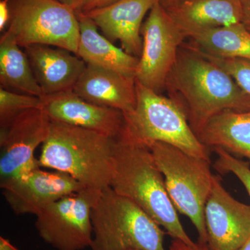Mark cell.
<instances>
[{"mask_svg": "<svg viewBox=\"0 0 250 250\" xmlns=\"http://www.w3.org/2000/svg\"><path fill=\"white\" fill-rule=\"evenodd\" d=\"M0 85L16 93L41 98L45 96L34 76L27 54L7 31L0 39Z\"/></svg>", "mask_w": 250, "mask_h": 250, "instance_id": "ffe728a7", "label": "cell"}, {"mask_svg": "<svg viewBox=\"0 0 250 250\" xmlns=\"http://www.w3.org/2000/svg\"><path fill=\"white\" fill-rule=\"evenodd\" d=\"M40 107H42V98L0 87V129L9 126L23 112Z\"/></svg>", "mask_w": 250, "mask_h": 250, "instance_id": "7402d4cb", "label": "cell"}, {"mask_svg": "<svg viewBox=\"0 0 250 250\" xmlns=\"http://www.w3.org/2000/svg\"><path fill=\"white\" fill-rule=\"evenodd\" d=\"M157 1L119 0L83 13L109 41H119L126 53L140 58L143 46L141 36L143 18Z\"/></svg>", "mask_w": 250, "mask_h": 250, "instance_id": "5bb4252c", "label": "cell"}, {"mask_svg": "<svg viewBox=\"0 0 250 250\" xmlns=\"http://www.w3.org/2000/svg\"><path fill=\"white\" fill-rule=\"evenodd\" d=\"M149 148L164 175L166 190L174 207L193 224L199 243L207 246L205 208L215 177L210 161L165 143L156 142Z\"/></svg>", "mask_w": 250, "mask_h": 250, "instance_id": "8992f818", "label": "cell"}, {"mask_svg": "<svg viewBox=\"0 0 250 250\" xmlns=\"http://www.w3.org/2000/svg\"><path fill=\"white\" fill-rule=\"evenodd\" d=\"M242 9V22L250 27V0H240Z\"/></svg>", "mask_w": 250, "mask_h": 250, "instance_id": "83f0119b", "label": "cell"}, {"mask_svg": "<svg viewBox=\"0 0 250 250\" xmlns=\"http://www.w3.org/2000/svg\"><path fill=\"white\" fill-rule=\"evenodd\" d=\"M0 250H19L11 244L9 240L0 237Z\"/></svg>", "mask_w": 250, "mask_h": 250, "instance_id": "f546056e", "label": "cell"}, {"mask_svg": "<svg viewBox=\"0 0 250 250\" xmlns=\"http://www.w3.org/2000/svg\"><path fill=\"white\" fill-rule=\"evenodd\" d=\"M192 47L208 55L250 60V32L243 22L205 29L190 36Z\"/></svg>", "mask_w": 250, "mask_h": 250, "instance_id": "44dd1931", "label": "cell"}, {"mask_svg": "<svg viewBox=\"0 0 250 250\" xmlns=\"http://www.w3.org/2000/svg\"><path fill=\"white\" fill-rule=\"evenodd\" d=\"M42 106L51 121L96 131L116 139L123 132L125 114L85 101L70 91L45 95Z\"/></svg>", "mask_w": 250, "mask_h": 250, "instance_id": "4fadbf2b", "label": "cell"}, {"mask_svg": "<svg viewBox=\"0 0 250 250\" xmlns=\"http://www.w3.org/2000/svg\"><path fill=\"white\" fill-rule=\"evenodd\" d=\"M72 91L88 103L129 114L136 104V79L86 65Z\"/></svg>", "mask_w": 250, "mask_h": 250, "instance_id": "2e32d148", "label": "cell"}, {"mask_svg": "<svg viewBox=\"0 0 250 250\" xmlns=\"http://www.w3.org/2000/svg\"><path fill=\"white\" fill-rule=\"evenodd\" d=\"M91 250H166V232L146 212L111 187L91 210Z\"/></svg>", "mask_w": 250, "mask_h": 250, "instance_id": "277c9868", "label": "cell"}, {"mask_svg": "<svg viewBox=\"0 0 250 250\" xmlns=\"http://www.w3.org/2000/svg\"><path fill=\"white\" fill-rule=\"evenodd\" d=\"M110 187L141 207L173 239L196 244L181 223L150 148L135 141L124 129L115 143Z\"/></svg>", "mask_w": 250, "mask_h": 250, "instance_id": "7a4b0ae2", "label": "cell"}, {"mask_svg": "<svg viewBox=\"0 0 250 250\" xmlns=\"http://www.w3.org/2000/svg\"><path fill=\"white\" fill-rule=\"evenodd\" d=\"M197 137L206 147H221L250 161V111L220 112L210 118Z\"/></svg>", "mask_w": 250, "mask_h": 250, "instance_id": "d6986e66", "label": "cell"}, {"mask_svg": "<svg viewBox=\"0 0 250 250\" xmlns=\"http://www.w3.org/2000/svg\"><path fill=\"white\" fill-rule=\"evenodd\" d=\"M177 1H179V0H158V1H159L164 8L169 6V5L173 4V3Z\"/></svg>", "mask_w": 250, "mask_h": 250, "instance_id": "4dcf8cb0", "label": "cell"}, {"mask_svg": "<svg viewBox=\"0 0 250 250\" xmlns=\"http://www.w3.org/2000/svg\"><path fill=\"white\" fill-rule=\"evenodd\" d=\"M136 107L125 115L126 134L148 147L156 142L165 143L190 155L210 161L208 147L200 142L187 115L175 102L136 80Z\"/></svg>", "mask_w": 250, "mask_h": 250, "instance_id": "5b68a950", "label": "cell"}, {"mask_svg": "<svg viewBox=\"0 0 250 250\" xmlns=\"http://www.w3.org/2000/svg\"><path fill=\"white\" fill-rule=\"evenodd\" d=\"M0 184L3 196L16 215H37L59 199L85 189L70 174L40 167Z\"/></svg>", "mask_w": 250, "mask_h": 250, "instance_id": "8fae6325", "label": "cell"}, {"mask_svg": "<svg viewBox=\"0 0 250 250\" xmlns=\"http://www.w3.org/2000/svg\"><path fill=\"white\" fill-rule=\"evenodd\" d=\"M24 52L45 96L73 90L86 67L76 54L59 47L34 45Z\"/></svg>", "mask_w": 250, "mask_h": 250, "instance_id": "9a60e30c", "label": "cell"}, {"mask_svg": "<svg viewBox=\"0 0 250 250\" xmlns=\"http://www.w3.org/2000/svg\"><path fill=\"white\" fill-rule=\"evenodd\" d=\"M117 1H119V0H87L80 11L82 12H87L90 10L104 7V6L113 4Z\"/></svg>", "mask_w": 250, "mask_h": 250, "instance_id": "484cf974", "label": "cell"}, {"mask_svg": "<svg viewBox=\"0 0 250 250\" xmlns=\"http://www.w3.org/2000/svg\"><path fill=\"white\" fill-rule=\"evenodd\" d=\"M246 27H247V26H246ZM247 28H248V30H249L250 32V27H247Z\"/></svg>", "mask_w": 250, "mask_h": 250, "instance_id": "d6a6232c", "label": "cell"}, {"mask_svg": "<svg viewBox=\"0 0 250 250\" xmlns=\"http://www.w3.org/2000/svg\"><path fill=\"white\" fill-rule=\"evenodd\" d=\"M164 9L187 38L205 29L243 22L240 0H179Z\"/></svg>", "mask_w": 250, "mask_h": 250, "instance_id": "e0dca14e", "label": "cell"}, {"mask_svg": "<svg viewBox=\"0 0 250 250\" xmlns=\"http://www.w3.org/2000/svg\"><path fill=\"white\" fill-rule=\"evenodd\" d=\"M10 21L9 0L0 1V31L2 32Z\"/></svg>", "mask_w": 250, "mask_h": 250, "instance_id": "d4e9b609", "label": "cell"}, {"mask_svg": "<svg viewBox=\"0 0 250 250\" xmlns=\"http://www.w3.org/2000/svg\"><path fill=\"white\" fill-rule=\"evenodd\" d=\"M80 41L76 55L86 63L135 78L139 58L126 53L102 35L98 26L84 13L76 11ZM136 79V78H135Z\"/></svg>", "mask_w": 250, "mask_h": 250, "instance_id": "ac0fdd59", "label": "cell"}, {"mask_svg": "<svg viewBox=\"0 0 250 250\" xmlns=\"http://www.w3.org/2000/svg\"><path fill=\"white\" fill-rule=\"evenodd\" d=\"M170 250H209L207 246L205 245L195 244L194 246H189L179 240L173 239L171 243Z\"/></svg>", "mask_w": 250, "mask_h": 250, "instance_id": "4316f807", "label": "cell"}, {"mask_svg": "<svg viewBox=\"0 0 250 250\" xmlns=\"http://www.w3.org/2000/svg\"><path fill=\"white\" fill-rule=\"evenodd\" d=\"M102 192L83 189L62 197L36 215L39 236L56 250H83L93 241L91 210Z\"/></svg>", "mask_w": 250, "mask_h": 250, "instance_id": "ba28073f", "label": "cell"}, {"mask_svg": "<svg viewBox=\"0 0 250 250\" xmlns=\"http://www.w3.org/2000/svg\"><path fill=\"white\" fill-rule=\"evenodd\" d=\"M6 31L23 48L54 46L77 54L80 24L76 10L57 0H9Z\"/></svg>", "mask_w": 250, "mask_h": 250, "instance_id": "52a82bcc", "label": "cell"}, {"mask_svg": "<svg viewBox=\"0 0 250 250\" xmlns=\"http://www.w3.org/2000/svg\"><path fill=\"white\" fill-rule=\"evenodd\" d=\"M51 120L43 108L23 112L0 129L1 182L41 167L34 152L48 136Z\"/></svg>", "mask_w": 250, "mask_h": 250, "instance_id": "30bf717a", "label": "cell"}, {"mask_svg": "<svg viewBox=\"0 0 250 250\" xmlns=\"http://www.w3.org/2000/svg\"><path fill=\"white\" fill-rule=\"evenodd\" d=\"M197 50L205 58L214 62L218 66L221 67L225 72H228L229 75L236 81V83L250 97V60L249 59L220 58V57H213V56L202 53L198 49Z\"/></svg>", "mask_w": 250, "mask_h": 250, "instance_id": "603a6c76", "label": "cell"}, {"mask_svg": "<svg viewBox=\"0 0 250 250\" xmlns=\"http://www.w3.org/2000/svg\"><path fill=\"white\" fill-rule=\"evenodd\" d=\"M141 34L143 51L135 78L146 88L160 93L165 89L166 81L187 36L158 1L143 23Z\"/></svg>", "mask_w": 250, "mask_h": 250, "instance_id": "9c48e42d", "label": "cell"}, {"mask_svg": "<svg viewBox=\"0 0 250 250\" xmlns=\"http://www.w3.org/2000/svg\"><path fill=\"white\" fill-rule=\"evenodd\" d=\"M239 250H250V238Z\"/></svg>", "mask_w": 250, "mask_h": 250, "instance_id": "1f68e13d", "label": "cell"}, {"mask_svg": "<svg viewBox=\"0 0 250 250\" xmlns=\"http://www.w3.org/2000/svg\"><path fill=\"white\" fill-rule=\"evenodd\" d=\"M209 250H239L250 238V206L237 201L215 176L205 208Z\"/></svg>", "mask_w": 250, "mask_h": 250, "instance_id": "7c38bea8", "label": "cell"}, {"mask_svg": "<svg viewBox=\"0 0 250 250\" xmlns=\"http://www.w3.org/2000/svg\"><path fill=\"white\" fill-rule=\"evenodd\" d=\"M218 158L215 167L222 173H232L241 181L250 197V167L249 164L237 159L221 147H215Z\"/></svg>", "mask_w": 250, "mask_h": 250, "instance_id": "cb8c5ba5", "label": "cell"}, {"mask_svg": "<svg viewBox=\"0 0 250 250\" xmlns=\"http://www.w3.org/2000/svg\"><path fill=\"white\" fill-rule=\"evenodd\" d=\"M116 139L96 131L51 121L42 145L41 167L70 174L85 189L110 187Z\"/></svg>", "mask_w": 250, "mask_h": 250, "instance_id": "3957f363", "label": "cell"}, {"mask_svg": "<svg viewBox=\"0 0 250 250\" xmlns=\"http://www.w3.org/2000/svg\"><path fill=\"white\" fill-rule=\"evenodd\" d=\"M165 89L186 113L197 136L220 112L250 111V97L236 81L190 45L179 48Z\"/></svg>", "mask_w": 250, "mask_h": 250, "instance_id": "6da1fadb", "label": "cell"}, {"mask_svg": "<svg viewBox=\"0 0 250 250\" xmlns=\"http://www.w3.org/2000/svg\"><path fill=\"white\" fill-rule=\"evenodd\" d=\"M57 1L62 3V4L67 5V6H70L76 11H80L87 0H57Z\"/></svg>", "mask_w": 250, "mask_h": 250, "instance_id": "f1b7e54d", "label": "cell"}]
</instances>
